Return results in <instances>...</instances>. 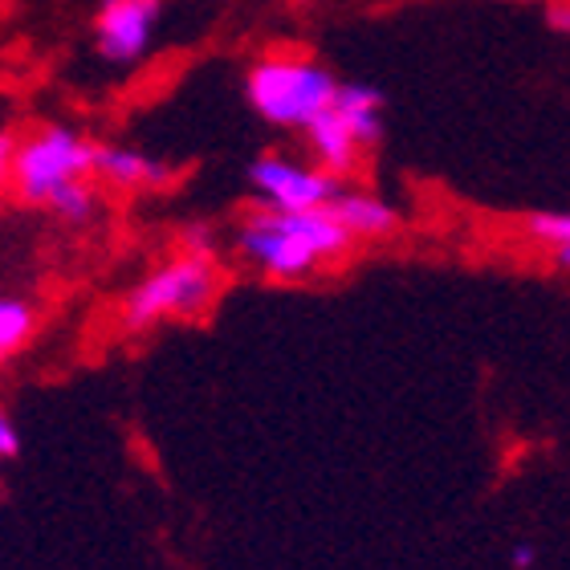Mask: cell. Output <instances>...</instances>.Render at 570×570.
<instances>
[{
    "instance_id": "6da1fadb",
    "label": "cell",
    "mask_w": 570,
    "mask_h": 570,
    "mask_svg": "<svg viewBox=\"0 0 570 570\" xmlns=\"http://www.w3.org/2000/svg\"><path fill=\"white\" fill-rule=\"evenodd\" d=\"M346 245H351V237H346V228L334 220L331 208H309V213L262 208V213H253L237 233L240 257H245L253 269L277 277V282L309 277L322 262L343 257Z\"/></svg>"
},
{
    "instance_id": "7a4b0ae2",
    "label": "cell",
    "mask_w": 570,
    "mask_h": 570,
    "mask_svg": "<svg viewBox=\"0 0 570 570\" xmlns=\"http://www.w3.org/2000/svg\"><path fill=\"white\" fill-rule=\"evenodd\" d=\"M334 90H338V78L309 58H265L253 66L245 82L253 110L265 122L289 127V131H306L318 115H326Z\"/></svg>"
},
{
    "instance_id": "3957f363",
    "label": "cell",
    "mask_w": 570,
    "mask_h": 570,
    "mask_svg": "<svg viewBox=\"0 0 570 570\" xmlns=\"http://www.w3.org/2000/svg\"><path fill=\"white\" fill-rule=\"evenodd\" d=\"M216 294H220V269L213 257L184 253L135 285L127 309H122V322L139 331V326H155L167 318H196L213 306Z\"/></svg>"
},
{
    "instance_id": "277c9868",
    "label": "cell",
    "mask_w": 570,
    "mask_h": 570,
    "mask_svg": "<svg viewBox=\"0 0 570 570\" xmlns=\"http://www.w3.org/2000/svg\"><path fill=\"white\" fill-rule=\"evenodd\" d=\"M95 176V142L70 127H46L12 151V184L21 200L46 204L66 184Z\"/></svg>"
},
{
    "instance_id": "5b68a950",
    "label": "cell",
    "mask_w": 570,
    "mask_h": 570,
    "mask_svg": "<svg viewBox=\"0 0 570 570\" xmlns=\"http://www.w3.org/2000/svg\"><path fill=\"white\" fill-rule=\"evenodd\" d=\"M253 191L265 200V208L277 213H309V208H331L338 196V176L322 171V167L294 164L285 155H262L249 167Z\"/></svg>"
},
{
    "instance_id": "8992f818",
    "label": "cell",
    "mask_w": 570,
    "mask_h": 570,
    "mask_svg": "<svg viewBox=\"0 0 570 570\" xmlns=\"http://www.w3.org/2000/svg\"><path fill=\"white\" fill-rule=\"evenodd\" d=\"M164 0H102L95 17V49L110 66H135L151 49Z\"/></svg>"
},
{
    "instance_id": "52a82bcc",
    "label": "cell",
    "mask_w": 570,
    "mask_h": 570,
    "mask_svg": "<svg viewBox=\"0 0 570 570\" xmlns=\"http://www.w3.org/2000/svg\"><path fill=\"white\" fill-rule=\"evenodd\" d=\"M331 110L346 122L358 147H375L383 139V90L363 82H338Z\"/></svg>"
},
{
    "instance_id": "ba28073f",
    "label": "cell",
    "mask_w": 570,
    "mask_h": 570,
    "mask_svg": "<svg viewBox=\"0 0 570 570\" xmlns=\"http://www.w3.org/2000/svg\"><path fill=\"white\" fill-rule=\"evenodd\" d=\"M95 176H102L115 188H164L171 171L159 159L135 151V147H95Z\"/></svg>"
},
{
    "instance_id": "9c48e42d",
    "label": "cell",
    "mask_w": 570,
    "mask_h": 570,
    "mask_svg": "<svg viewBox=\"0 0 570 570\" xmlns=\"http://www.w3.org/2000/svg\"><path fill=\"white\" fill-rule=\"evenodd\" d=\"M334 220L346 228V237H387L400 228V213L371 191H338L331 200Z\"/></svg>"
},
{
    "instance_id": "30bf717a",
    "label": "cell",
    "mask_w": 570,
    "mask_h": 570,
    "mask_svg": "<svg viewBox=\"0 0 570 570\" xmlns=\"http://www.w3.org/2000/svg\"><path fill=\"white\" fill-rule=\"evenodd\" d=\"M306 139H309V151L318 155L322 171H331V176H346L358 164V151H363L355 142V135L346 131V122L334 110H326V115H318V119L309 122Z\"/></svg>"
},
{
    "instance_id": "8fae6325",
    "label": "cell",
    "mask_w": 570,
    "mask_h": 570,
    "mask_svg": "<svg viewBox=\"0 0 570 570\" xmlns=\"http://www.w3.org/2000/svg\"><path fill=\"white\" fill-rule=\"evenodd\" d=\"M37 331V314L21 297H0V363L21 351Z\"/></svg>"
},
{
    "instance_id": "7c38bea8",
    "label": "cell",
    "mask_w": 570,
    "mask_h": 570,
    "mask_svg": "<svg viewBox=\"0 0 570 570\" xmlns=\"http://www.w3.org/2000/svg\"><path fill=\"white\" fill-rule=\"evenodd\" d=\"M46 208L53 216H61V220H70V225H90L98 216V208H102V200H98V191L86 179H78V184H66V188L53 191L46 200Z\"/></svg>"
},
{
    "instance_id": "4fadbf2b",
    "label": "cell",
    "mask_w": 570,
    "mask_h": 570,
    "mask_svg": "<svg viewBox=\"0 0 570 570\" xmlns=\"http://www.w3.org/2000/svg\"><path fill=\"white\" fill-rule=\"evenodd\" d=\"M525 233L547 245L550 253H559V262L570 265V216L567 213H530L525 216Z\"/></svg>"
},
{
    "instance_id": "5bb4252c",
    "label": "cell",
    "mask_w": 570,
    "mask_h": 570,
    "mask_svg": "<svg viewBox=\"0 0 570 570\" xmlns=\"http://www.w3.org/2000/svg\"><path fill=\"white\" fill-rule=\"evenodd\" d=\"M17 452H21V436H17L12 420L0 412V456H17Z\"/></svg>"
},
{
    "instance_id": "9a60e30c",
    "label": "cell",
    "mask_w": 570,
    "mask_h": 570,
    "mask_svg": "<svg viewBox=\"0 0 570 570\" xmlns=\"http://www.w3.org/2000/svg\"><path fill=\"white\" fill-rule=\"evenodd\" d=\"M12 151H17V142H12L9 135H0V188H4L12 176Z\"/></svg>"
},
{
    "instance_id": "2e32d148",
    "label": "cell",
    "mask_w": 570,
    "mask_h": 570,
    "mask_svg": "<svg viewBox=\"0 0 570 570\" xmlns=\"http://www.w3.org/2000/svg\"><path fill=\"white\" fill-rule=\"evenodd\" d=\"M510 562H513V570H530L538 562V550L530 547V542H518V547L510 550Z\"/></svg>"
},
{
    "instance_id": "e0dca14e",
    "label": "cell",
    "mask_w": 570,
    "mask_h": 570,
    "mask_svg": "<svg viewBox=\"0 0 570 570\" xmlns=\"http://www.w3.org/2000/svg\"><path fill=\"white\" fill-rule=\"evenodd\" d=\"M554 24H559L562 33H567V9H554Z\"/></svg>"
}]
</instances>
